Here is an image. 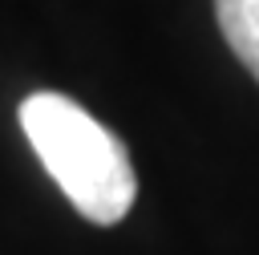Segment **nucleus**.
<instances>
[{
  "mask_svg": "<svg viewBox=\"0 0 259 255\" xmlns=\"http://www.w3.org/2000/svg\"><path fill=\"white\" fill-rule=\"evenodd\" d=\"M20 130L45 162L49 178L89 223L113 227L130 215L138 194L130 150L89 109L65 93L40 89L20 101Z\"/></svg>",
  "mask_w": 259,
  "mask_h": 255,
  "instance_id": "obj_1",
  "label": "nucleus"
},
{
  "mask_svg": "<svg viewBox=\"0 0 259 255\" xmlns=\"http://www.w3.org/2000/svg\"><path fill=\"white\" fill-rule=\"evenodd\" d=\"M214 16L231 53L259 81V0H214Z\"/></svg>",
  "mask_w": 259,
  "mask_h": 255,
  "instance_id": "obj_2",
  "label": "nucleus"
}]
</instances>
